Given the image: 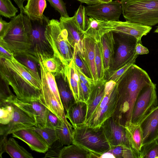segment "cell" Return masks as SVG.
<instances>
[{
	"label": "cell",
	"mask_w": 158,
	"mask_h": 158,
	"mask_svg": "<svg viewBox=\"0 0 158 158\" xmlns=\"http://www.w3.org/2000/svg\"><path fill=\"white\" fill-rule=\"evenodd\" d=\"M152 82L147 72L135 64L131 65L116 83L118 100L112 117L125 126L131 123L134 105L141 91Z\"/></svg>",
	"instance_id": "obj_1"
},
{
	"label": "cell",
	"mask_w": 158,
	"mask_h": 158,
	"mask_svg": "<svg viewBox=\"0 0 158 158\" xmlns=\"http://www.w3.org/2000/svg\"><path fill=\"white\" fill-rule=\"evenodd\" d=\"M1 78L12 88L18 99L23 101L39 100L41 83L14 57L0 58Z\"/></svg>",
	"instance_id": "obj_2"
},
{
	"label": "cell",
	"mask_w": 158,
	"mask_h": 158,
	"mask_svg": "<svg viewBox=\"0 0 158 158\" xmlns=\"http://www.w3.org/2000/svg\"><path fill=\"white\" fill-rule=\"evenodd\" d=\"M6 30L0 35V45L14 56L29 54L31 21L26 15L20 13L11 18Z\"/></svg>",
	"instance_id": "obj_3"
},
{
	"label": "cell",
	"mask_w": 158,
	"mask_h": 158,
	"mask_svg": "<svg viewBox=\"0 0 158 158\" xmlns=\"http://www.w3.org/2000/svg\"><path fill=\"white\" fill-rule=\"evenodd\" d=\"M72 144L90 152L93 158H99L110 148L102 126L89 127L83 124L73 128Z\"/></svg>",
	"instance_id": "obj_4"
},
{
	"label": "cell",
	"mask_w": 158,
	"mask_h": 158,
	"mask_svg": "<svg viewBox=\"0 0 158 158\" xmlns=\"http://www.w3.org/2000/svg\"><path fill=\"white\" fill-rule=\"evenodd\" d=\"M126 21L152 27L158 24V0H120Z\"/></svg>",
	"instance_id": "obj_5"
},
{
	"label": "cell",
	"mask_w": 158,
	"mask_h": 158,
	"mask_svg": "<svg viewBox=\"0 0 158 158\" xmlns=\"http://www.w3.org/2000/svg\"><path fill=\"white\" fill-rule=\"evenodd\" d=\"M45 36L52 49L54 56L63 65L69 64L73 57L74 49L70 43L67 30L60 21L52 19L46 27Z\"/></svg>",
	"instance_id": "obj_6"
},
{
	"label": "cell",
	"mask_w": 158,
	"mask_h": 158,
	"mask_svg": "<svg viewBox=\"0 0 158 158\" xmlns=\"http://www.w3.org/2000/svg\"><path fill=\"white\" fill-rule=\"evenodd\" d=\"M118 100L116 83L107 81L105 85L104 96L88 121L84 124L92 127H100L106 119L112 116Z\"/></svg>",
	"instance_id": "obj_7"
},
{
	"label": "cell",
	"mask_w": 158,
	"mask_h": 158,
	"mask_svg": "<svg viewBox=\"0 0 158 158\" xmlns=\"http://www.w3.org/2000/svg\"><path fill=\"white\" fill-rule=\"evenodd\" d=\"M49 20L48 18L45 17L42 21H31V52L41 61L54 56L52 48L45 36L46 26Z\"/></svg>",
	"instance_id": "obj_8"
},
{
	"label": "cell",
	"mask_w": 158,
	"mask_h": 158,
	"mask_svg": "<svg viewBox=\"0 0 158 158\" xmlns=\"http://www.w3.org/2000/svg\"><path fill=\"white\" fill-rule=\"evenodd\" d=\"M113 32L116 36L115 37L114 36L116 48L115 47L112 65L110 71L121 68L137 55L135 54V48L138 43L137 39L132 36Z\"/></svg>",
	"instance_id": "obj_9"
},
{
	"label": "cell",
	"mask_w": 158,
	"mask_h": 158,
	"mask_svg": "<svg viewBox=\"0 0 158 158\" xmlns=\"http://www.w3.org/2000/svg\"><path fill=\"white\" fill-rule=\"evenodd\" d=\"M158 104L156 85L152 82L144 87L138 95L133 107L131 123L135 125L139 124Z\"/></svg>",
	"instance_id": "obj_10"
},
{
	"label": "cell",
	"mask_w": 158,
	"mask_h": 158,
	"mask_svg": "<svg viewBox=\"0 0 158 158\" xmlns=\"http://www.w3.org/2000/svg\"><path fill=\"white\" fill-rule=\"evenodd\" d=\"M100 26L103 34L110 31L123 33L134 37L141 43L142 37L146 35L152 29V27L127 21L101 20Z\"/></svg>",
	"instance_id": "obj_11"
},
{
	"label": "cell",
	"mask_w": 158,
	"mask_h": 158,
	"mask_svg": "<svg viewBox=\"0 0 158 158\" xmlns=\"http://www.w3.org/2000/svg\"><path fill=\"white\" fill-rule=\"evenodd\" d=\"M85 10L87 16L103 21H119L122 13L121 2L118 0L88 5Z\"/></svg>",
	"instance_id": "obj_12"
},
{
	"label": "cell",
	"mask_w": 158,
	"mask_h": 158,
	"mask_svg": "<svg viewBox=\"0 0 158 158\" xmlns=\"http://www.w3.org/2000/svg\"><path fill=\"white\" fill-rule=\"evenodd\" d=\"M12 103L14 108L13 118L8 124L0 125V135L7 136L15 132L36 125L35 120L32 115L18 106Z\"/></svg>",
	"instance_id": "obj_13"
},
{
	"label": "cell",
	"mask_w": 158,
	"mask_h": 158,
	"mask_svg": "<svg viewBox=\"0 0 158 158\" xmlns=\"http://www.w3.org/2000/svg\"><path fill=\"white\" fill-rule=\"evenodd\" d=\"M101 126L110 146L124 145L131 149L125 127L112 116L105 120Z\"/></svg>",
	"instance_id": "obj_14"
},
{
	"label": "cell",
	"mask_w": 158,
	"mask_h": 158,
	"mask_svg": "<svg viewBox=\"0 0 158 158\" xmlns=\"http://www.w3.org/2000/svg\"><path fill=\"white\" fill-rule=\"evenodd\" d=\"M11 103L18 106L32 115L36 123L35 126L39 127H46L48 110L39 100L23 101L16 97Z\"/></svg>",
	"instance_id": "obj_15"
},
{
	"label": "cell",
	"mask_w": 158,
	"mask_h": 158,
	"mask_svg": "<svg viewBox=\"0 0 158 158\" xmlns=\"http://www.w3.org/2000/svg\"><path fill=\"white\" fill-rule=\"evenodd\" d=\"M42 88L39 101L50 111L56 115L60 120H67L62 104L49 88L43 73L40 71Z\"/></svg>",
	"instance_id": "obj_16"
},
{
	"label": "cell",
	"mask_w": 158,
	"mask_h": 158,
	"mask_svg": "<svg viewBox=\"0 0 158 158\" xmlns=\"http://www.w3.org/2000/svg\"><path fill=\"white\" fill-rule=\"evenodd\" d=\"M12 134L13 137L22 140L32 150L36 152L45 153L49 148L43 138L31 127L15 132Z\"/></svg>",
	"instance_id": "obj_17"
},
{
	"label": "cell",
	"mask_w": 158,
	"mask_h": 158,
	"mask_svg": "<svg viewBox=\"0 0 158 158\" xmlns=\"http://www.w3.org/2000/svg\"><path fill=\"white\" fill-rule=\"evenodd\" d=\"M139 124L143 134V146L158 138V105L141 121Z\"/></svg>",
	"instance_id": "obj_18"
},
{
	"label": "cell",
	"mask_w": 158,
	"mask_h": 158,
	"mask_svg": "<svg viewBox=\"0 0 158 158\" xmlns=\"http://www.w3.org/2000/svg\"><path fill=\"white\" fill-rule=\"evenodd\" d=\"M59 21L68 33V40L74 48L84 55L83 39L84 33L78 28L73 16L65 17L60 16Z\"/></svg>",
	"instance_id": "obj_19"
},
{
	"label": "cell",
	"mask_w": 158,
	"mask_h": 158,
	"mask_svg": "<svg viewBox=\"0 0 158 158\" xmlns=\"http://www.w3.org/2000/svg\"><path fill=\"white\" fill-rule=\"evenodd\" d=\"M100 41L106 77L111 69L115 52V42L113 32L105 33L102 37Z\"/></svg>",
	"instance_id": "obj_20"
},
{
	"label": "cell",
	"mask_w": 158,
	"mask_h": 158,
	"mask_svg": "<svg viewBox=\"0 0 158 158\" xmlns=\"http://www.w3.org/2000/svg\"><path fill=\"white\" fill-rule=\"evenodd\" d=\"M54 76L61 102L66 111L76 102L75 98L62 69Z\"/></svg>",
	"instance_id": "obj_21"
},
{
	"label": "cell",
	"mask_w": 158,
	"mask_h": 158,
	"mask_svg": "<svg viewBox=\"0 0 158 158\" xmlns=\"http://www.w3.org/2000/svg\"><path fill=\"white\" fill-rule=\"evenodd\" d=\"M131 149L136 158H139L143 146V134L139 124L135 125L131 123L124 126Z\"/></svg>",
	"instance_id": "obj_22"
},
{
	"label": "cell",
	"mask_w": 158,
	"mask_h": 158,
	"mask_svg": "<svg viewBox=\"0 0 158 158\" xmlns=\"http://www.w3.org/2000/svg\"><path fill=\"white\" fill-rule=\"evenodd\" d=\"M87 113L86 103L79 101L70 106L66 111L65 116L74 128L84 124Z\"/></svg>",
	"instance_id": "obj_23"
},
{
	"label": "cell",
	"mask_w": 158,
	"mask_h": 158,
	"mask_svg": "<svg viewBox=\"0 0 158 158\" xmlns=\"http://www.w3.org/2000/svg\"><path fill=\"white\" fill-rule=\"evenodd\" d=\"M85 57L92 78L96 85L98 83L95 63V41L91 38L84 35L83 39Z\"/></svg>",
	"instance_id": "obj_24"
},
{
	"label": "cell",
	"mask_w": 158,
	"mask_h": 158,
	"mask_svg": "<svg viewBox=\"0 0 158 158\" xmlns=\"http://www.w3.org/2000/svg\"><path fill=\"white\" fill-rule=\"evenodd\" d=\"M106 81L105 79L99 82L91 91L89 99L86 102L87 113L84 124L89 120L102 99L104 95L105 85Z\"/></svg>",
	"instance_id": "obj_25"
},
{
	"label": "cell",
	"mask_w": 158,
	"mask_h": 158,
	"mask_svg": "<svg viewBox=\"0 0 158 158\" xmlns=\"http://www.w3.org/2000/svg\"><path fill=\"white\" fill-rule=\"evenodd\" d=\"M47 6L46 0H27L24 7V14L31 21H42L46 17L44 12Z\"/></svg>",
	"instance_id": "obj_26"
},
{
	"label": "cell",
	"mask_w": 158,
	"mask_h": 158,
	"mask_svg": "<svg viewBox=\"0 0 158 158\" xmlns=\"http://www.w3.org/2000/svg\"><path fill=\"white\" fill-rule=\"evenodd\" d=\"M62 71L67 80L76 101H79V82L80 79L73 59L69 64L63 65Z\"/></svg>",
	"instance_id": "obj_27"
},
{
	"label": "cell",
	"mask_w": 158,
	"mask_h": 158,
	"mask_svg": "<svg viewBox=\"0 0 158 158\" xmlns=\"http://www.w3.org/2000/svg\"><path fill=\"white\" fill-rule=\"evenodd\" d=\"M14 57L41 83L40 60L36 57L29 54L18 55Z\"/></svg>",
	"instance_id": "obj_28"
},
{
	"label": "cell",
	"mask_w": 158,
	"mask_h": 158,
	"mask_svg": "<svg viewBox=\"0 0 158 158\" xmlns=\"http://www.w3.org/2000/svg\"><path fill=\"white\" fill-rule=\"evenodd\" d=\"M5 152L13 158L33 157L31 153L20 146L14 138L11 137L9 138L6 141Z\"/></svg>",
	"instance_id": "obj_29"
},
{
	"label": "cell",
	"mask_w": 158,
	"mask_h": 158,
	"mask_svg": "<svg viewBox=\"0 0 158 158\" xmlns=\"http://www.w3.org/2000/svg\"><path fill=\"white\" fill-rule=\"evenodd\" d=\"M93 158L89 152L73 144L64 146L59 158Z\"/></svg>",
	"instance_id": "obj_30"
},
{
	"label": "cell",
	"mask_w": 158,
	"mask_h": 158,
	"mask_svg": "<svg viewBox=\"0 0 158 158\" xmlns=\"http://www.w3.org/2000/svg\"><path fill=\"white\" fill-rule=\"evenodd\" d=\"M59 141L64 146L72 144L73 127L67 120L62 121L61 124L55 128Z\"/></svg>",
	"instance_id": "obj_31"
},
{
	"label": "cell",
	"mask_w": 158,
	"mask_h": 158,
	"mask_svg": "<svg viewBox=\"0 0 158 158\" xmlns=\"http://www.w3.org/2000/svg\"><path fill=\"white\" fill-rule=\"evenodd\" d=\"M95 63L98 83L106 79L101 41L96 42L95 46Z\"/></svg>",
	"instance_id": "obj_32"
},
{
	"label": "cell",
	"mask_w": 158,
	"mask_h": 158,
	"mask_svg": "<svg viewBox=\"0 0 158 158\" xmlns=\"http://www.w3.org/2000/svg\"><path fill=\"white\" fill-rule=\"evenodd\" d=\"M101 21L96 18H88V26L84 32V35L91 38L96 43L100 42L103 35L100 26Z\"/></svg>",
	"instance_id": "obj_33"
},
{
	"label": "cell",
	"mask_w": 158,
	"mask_h": 158,
	"mask_svg": "<svg viewBox=\"0 0 158 158\" xmlns=\"http://www.w3.org/2000/svg\"><path fill=\"white\" fill-rule=\"evenodd\" d=\"M32 128L44 139L49 146L58 140L55 129L46 127H39L34 126Z\"/></svg>",
	"instance_id": "obj_34"
},
{
	"label": "cell",
	"mask_w": 158,
	"mask_h": 158,
	"mask_svg": "<svg viewBox=\"0 0 158 158\" xmlns=\"http://www.w3.org/2000/svg\"><path fill=\"white\" fill-rule=\"evenodd\" d=\"M74 21L79 29L84 33L88 25V18L86 14L85 7L81 4L75 12L73 16Z\"/></svg>",
	"instance_id": "obj_35"
},
{
	"label": "cell",
	"mask_w": 158,
	"mask_h": 158,
	"mask_svg": "<svg viewBox=\"0 0 158 158\" xmlns=\"http://www.w3.org/2000/svg\"><path fill=\"white\" fill-rule=\"evenodd\" d=\"M139 158H158V138L143 146Z\"/></svg>",
	"instance_id": "obj_36"
},
{
	"label": "cell",
	"mask_w": 158,
	"mask_h": 158,
	"mask_svg": "<svg viewBox=\"0 0 158 158\" xmlns=\"http://www.w3.org/2000/svg\"><path fill=\"white\" fill-rule=\"evenodd\" d=\"M14 108L12 103H8L0 106V125H6L12 119Z\"/></svg>",
	"instance_id": "obj_37"
},
{
	"label": "cell",
	"mask_w": 158,
	"mask_h": 158,
	"mask_svg": "<svg viewBox=\"0 0 158 158\" xmlns=\"http://www.w3.org/2000/svg\"><path fill=\"white\" fill-rule=\"evenodd\" d=\"M18 12V9L10 0H0V15L6 18H12Z\"/></svg>",
	"instance_id": "obj_38"
},
{
	"label": "cell",
	"mask_w": 158,
	"mask_h": 158,
	"mask_svg": "<svg viewBox=\"0 0 158 158\" xmlns=\"http://www.w3.org/2000/svg\"><path fill=\"white\" fill-rule=\"evenodd\" d=\"M108 152L111 153L115 158H136L131 149L124 145L110 146Z\"/></svg>",
	"instance_id": "obj_39"
},
{
	"label": "cell",
	"mask_w": 158,
	"mask_h": 158,
	"mask_svg": "<svg viewBox=\"0 0 158 158\" xmlns=\"http://www.w3.org/2000/svg\"><path fill=\"white\" fill-rule=\"evenodd\" d=\"M138 55H136L131 60L121 68L114 71H110L106 75V79L107 81L112 80L116 83L121 76L133 64H135Z\"/></svg>",
	"instance_id": "obj_40"
},
{
	"label": "cell",
	"mask_w": 158,
	"mask_h": 158,
	"mask_svg": "<svg viewBox=\"0 0 158 158\" xmlns=\"http://www.w3.org/2000/svg\"><path fill=\"white\" fill-rule=\"evenodd\" d=\"M73 59L76 66L86 76L92 79L84 55L75 49Z\"/></svg>",
	"instance_id": "obj_41"
},
{
	"label": "cell",
	"mask_w": 158,
	"mask_h": 158,
	"mask_svg": "<svg viewBox=\"0 0 158 158\" xmlns=\"http://www.w3.org/2000/svg\"><path fill=\"white\" fill-rule=\"evenodd\" d=\"M41 61L47 70L54 75L61 71L64 65L59 59L54 56Z\"/></svg>",
	"instance_id": "obj_42"
},
{
	"label": "cell",
	"mask_w": 158,
	"mask_h": 158,
	"mask_svg": "<svg viewBox=\"0 0 158 158\" xmlns=\"http://www.w3.org/2000/svg\"><path fill=\"white\" fill-rule=\"evenodd\" d=\"M2 81L0 86V106L6 103L12 102L16 97L12 93L9 85Z\"/></svg>",
	"instance_id": "obj_43"
},
{
	"label": "cell",
	"mask_w": 158,
	"mask_h": 158,
	"mask_svg": "<svg viewBox=\"0 0 158 158\" xmlns=\"http://www.w3.org/2000/svg\"><path fill=\"white\" fill-rule=\"evenodd\" d=\"M64 146L58 140H57L49 147L44 157L59 158Z\"/></svg>",
	"instance_id": "obj_44"
},
{
	"label": "cell",
	"mask_w": 158,
	"mask_h": 158,
	"mask_svg": "<svg viewBox=\"0 0 158 158\" xmlns=\"http://www.w3.org/2000/svg\"><path fill=\"white\" fill-rule=\"evenodd\" d=\"M50 5L60 14L61 16L67 17V13L65 4L63 0H47Z\"/></svg>",
	"instance_id": "obj_45"
},
{
	"label": "cell",
	"mask_w": 158,
	"mask_h": 158,
	"mask_svg": "<svg viewBox=\"0 0 158 158\" xmlns=\"http://www.w3.org/2000/svg\"><path fill=\"white\" fill-rule=\"evenodd\" d=\"M62 121L56 115L49 110L47 118L46 127L52 128H55L60 125Z\"/></svg>",
	"instance_id": "obj_46"
},
{
	"label": "cell",
	"mask_w": 158,
	"mask_h": 158,
	"mask_svg": "<svg viewBox=\"0 0 158 158\" xmlns=\"http://www.w3.org/2000/svg\"><path fill=\"white\" fill-rule=\"evenodd\" d=\"M91 91L88 87L80 80L79 82V101L87 102Z\"/></svg>",
	"instance_id": "obj_47"
},
{
	"label": "cell",
	"mask_w": 158,
	"mask_h": 158,
	"mask_svg": "<svg viewBox=\"0 0 158 158\" xmlns=\"http://www.w3.org/2000/svg\"><path fill=\"white\" fill-rule=\"evenodd\" d=\"M76 67L80 80L85 84L91 91L95 85L94 81L86 76L77 67Z\"/></svg>",
	"instance_id": "obj_48"
},
{
	"label": "cell",
	"mask_w": 158,
	"mask_h": 158,
	"mask_svg": "<svg viewBox=\"0 0 158 158\" xmlns=\"http://www.w3.org/2000/svg\"><path fill=\"white\" fill-rule=\"evenodd\" d=\"M149 51L148 48L143 45L141 43H138L135 48V53L136 55H143L148 54Z\"/></svg>",
	"instance_id": "obj_49"
},
{
	"label": "cell",
	"mask_w": 158,
	"mask_h": 158,
	"mask_svg": "<svg viewBox=\"0 0 158 158\" xmlns=\"http://www.w3.org/2000/svg\"><path fill=\"white\" fill-rule=\"evenodd\" d=\"M13 57L12 53L0 45V58L11 59Z\"/></svg>",
	"instance_id": "obj_50"
},
{
	"label": "cell",
	"mask_w": 158,
	"mask_h": 158,
	"mask_svg": "<svg viewBox=\"0 0 158 158\" xmlns=\"http://www.w3.org/2000/svg\"><path fill=\"white\" fill-rule=\"evenodd\" d=\"M10 24V22H8L3 20L2 17L0 19V35L3 33L6 30Z\"/></svg>",
	"instance_id": "obj_51"
},
{
	"label": "cell",
	"mask_w": 158,
	"mask_h": 158,
	"mask_svg": "<svg viewBox=\"0 0 158 158\" xmlns=\"http://www.w3.org/2000/svg\"><path fill=\"white\" fill-rule=\"evenodd\" d=\"M0 139V157H2V154L5 152V146L7 139L6 136L1 135Z\"/></svg>",
	"instance_id": "obj_52"
},
{
	"label": "cell",
	"mask_w": 158,
	"mask_h": 158,
	"mask_svg": "<svg viewBox=\"0 0 158 158\" xmlns=\"http://www.w3.org/2000/svg\"><path fill=\"white\" fill-rule=\"evenodd\" d=\"M20 9V13L24 14V2L27 0H13Z\"/></svg>",
	"instance_id": "obj_53"
},
{
	"label": "cell",
	"mask_w": 158,
	"mask_h": 158,
	"mask_svg": "<svg viewBox=\"0 0 158 158\" xmlns=\"http://www.w3.org/2000/svg\"><path fill=\"white\" fill-rule=\"evenodd\" d=\"M81 3H85L88 5H92L99 4L101 2L98 0H77Z\"/></svg>",
	"instance_id": "obj_54"
},
{
	"label": "cell",
	"mask_w": 158,
	"mask_h": 158,
	"mask_svg": "<svg viewBox=\"0 0 158 158\" xmlns=\"http://www.w3.org/2000/svg\"><path fill=\"white\" fill-rule=\"evenodd\" d=\"M114 158V155L110 152L107 151L102 154L100 158Z\"/></svg>",
	"instance_id": "obj_55"
},
{
	"label": "cell",
	"mask_w": 158,
	"mask_h": 158,
	"mask_svg": "<svg viewBox=\"0 0 158 158\" xmlns=\"http://www.w3.org/2000/svg\"><path fill=\"white\" fill-rule=\"evenodd\" d=\"M101 2H110L113 1V0H98Z\"/></svg>",
	"instance_id": "obj_56"
},
{
	"label": "cell",
	"mask_w": 158,
	"mask_h": 158,
	"mask_svg": "<svg viewBox=\"0 0 158 158\" xmlns=\"http://www.w3.org/2000/svg\"><path fill=\"white\" fill-rule=\"evenodd\" d=\"M154 32L158 33V26L157 27V28L155 29L154 31Z\"/></svg>",
	"instance_id": "obj_57"
}]
</instances>
